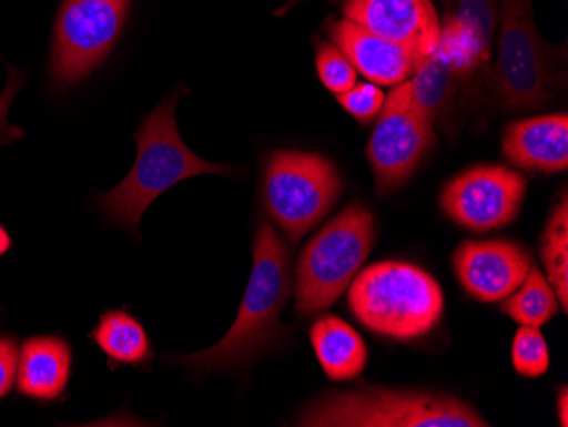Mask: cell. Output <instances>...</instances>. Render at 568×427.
I'll list each match as a JSON object with an SVG mask.
<instances>
[{"instance_id":"cell-2","label":"cell","mask_w":568,"mask_h":427,"mask_svg":"<svg viewBox=\"0 0 568 427\" xmlns=\"http://www.w3.org/2000/svg\"><path fill=\"white\" fill-rule=\"evenodd\" d=\"M174 92L146 114L135 133L136 161L130 174L114 190L99 194L98 206L108 222L139 238V225L145 210L165 191L193 175H232L229 164L204 161L187 149L179 135Z\"/></svg>"},{"instance_id":"cell-8","label":"cell","mask_w":568,"mask_h":427,"mask_svg":"<svg viewBox=\"0 0 568 427\" xmlns=\"http://www.w3.org/2000/svg\"><path fill=\"white\" fill-rule=\"evenodd\" d=\"M343 180L334 162L315 152L277 150L264 167L263 200L277 227L298 242L339 200Z\"/></svg>"},{"instance_id":"cell-1","label":"cell","mask_w":568,"mask_h":427,"mask_svg":"<svg viewBox=\"0 0 568 427\" xmlns=\"http://www.w3.org/2000/svg\"><path fill=\"white\" fill-rule=\"evenodd\" d=\"M292 285V251L276 228L264 222L255 235L251 282L229 333L215 346L171 362L193 372H220L247 365L280 346L288 337L280 315L288 304Z\"/></svg>"},{"instance_id":"cell-21","label":"cell","mask_w":568,"mask_h":427,"mask_svg":"<svg viewBox=\"0 0 568 427\" xmlns=\"http://www.w3.org/2000/svg\"><path fill=\"white\" fill-rule=\"evenodd\" d=\"M453 14L471 53L485 65H490L493 38L496 31V0H458Z\"/></svg>"},{"instance_id":"cell-29","label":"cell","mask_w":568,"mask_h":427,"mask_svg":"<svg viewBox=\"0 0 568 427\" xmlns=\"http://www.w3.org/2000/svg\"><path fill=\"white\" fill-rule=\"evenodd\" d=\"M295 2H298V0H288V4H284V8L281 9V11L277 12V14H284V12L288 11V9L292 8V6L295 4Z\"/></svg>"},{"instance_id":"cell-13","label":"cell","mask_w":568,"mask_h":427,"mask_svg":"<svg viewBox=\"0 0 568 427\" xmlns=\"http://www.w3.org/2000/svg\"><path fill=\"white\" fill-rule=\"evenodd\" d=\"M531 264L525 248L509 241H465L453 254L456 278L484 304L503 302L516 292Z\"/></svg>"},{"instance_id":"cell-10","label":"cell","mask_w":568,"mask_h":427,"mask_svg":"<svg viewBox=\"0 0 568 427\" xmlns=\"http://www.w3.org/2000/svg\"><path fill=\"white\" fill-rule=\"evenodd\" d=\"M434 145V124L417 110L410 81L395 85L368 145L379 193L397 190L414 174Z\"/></svg>"},{"instance_id":"cell-12","label":"cell","mask_w":568,"mask_h":427,"mask_svg":"<svg viewBox=\"0 0 568 427\" xmlns=\"http://www.w3.org/2000/svg\"><path fill=\"white\" fill-rule=\"evenodd\" d=\"M344 19L407 48L424 60L434 52L442 21L430 0H343Z\"/></svg>"},{"instance_id":"cell-4","label":"cell","mask_w":568,"mask_h":427,"mask_svg":"<svg viewBox=\"0 0 568 427\" xmlns=\"http://www.w3.org/2000/svg\"><path fill=\"white\" fill-rule=\"evenodd\" d=\"M500 16L496 65L488 72V92L507 113L544 108L565 84V48L541 40L531 0H496Z\"/></svg>"},{"instance_id":"cell-7","label":"cell","mask_w":568,"mask_h":427,"mask_svg":"<svg viewBox=\"0 0 568 427\" xmlns=\"http://www.w3.org/2000/svg\"><path fill=\"white\" fill-rule=\"evenodd\" d=\"M490 65L481 63L468 48L452 8L442 22L434 52L417 63L410 81L417 110L446 133L463 113H470L488 91Z\"/></svg>"},{"instance_id":"cell-15","label":"cell","mask_w":568,"mask_h":427,"mask_svg":"<svg viewBox=\"0 0 568 427\" xmlns=\"http://www.w3.org/2000/svg\"><path fill=\"white\" fill-rule=\"evenodd\" d=\"M504 155L526 171L555 172L568 167L567 113L516 121L504 133Z\"/></svg>"},{"instance_id":"cell-16","label":"cell","mask_w":568,"mask_h":427,"mask_svg":"<svg viewBox=\"0 0 568 427\" xmlns=\"http://www.w3.org/2000/svg\"><path fill=\"white\" fill-rule=\"evenodd\" d=\"M72 368V350L55 336L26 339L19 350L18 388L37 400H57L65 392Z\"/></svg>"},{"instance_id":"cell-20","label":"cell","mask_w":568,"mask_h":427,"mask_svg":"<svg viewBox=\"0 0 568 427\" xmlns=\"http://www.w3.org/2000/svg\"><path fill=\"white\" fill-rule=\"evenodd\" d=\"M541 257L547 267L548 282L557 295L561 311L568 308V203L564 196L550 216L541 244Z\"/></svg>"},{"instance_id":"cell-3","label":"cell","mask_w":568,"mask_h":427,"mask_svg":"<svg viewBox=\"0 0 568 427\" xmlns=\"http://www.w3.org/2000/svg\"><path fill=\"white\" fill-rule=\"evenodd\" d=\"M347 302L366 329L402 343L433 333L445 314V296L436 279L419 266L397 261L357 273Z\"/></svg>"},{"instance_id":"cell-25","label":"cell","mask_w":568,"mask_h":427,"mask_svg":"<svg viewBox=\"0 0 568 427\" xmlns=\"http://www.w3.org/2000/svg\"><path fill=\"white\" fill-rule=\"evenodd\" d=\"M18 362V340L12 336L0 337V398H4L14 387Z\"/></svg>"},{"instance_id":"cell-18","label":"cell","mask_w":568,"mask_h":427,"mask_svg":"<svg viewBox=\"0 0 568 427\" xmlns=\"http://www.w3.org/2000/svg\"><path fill=\"white\" fill-rule=\"evenodd\" d=\"M92 339L108 358L121 365H143L152 359V344L143 325L126 312L102 315Z\"/></svg>"},{"instance_id":"cell-19","label":"cell","mask_w":568,"mask_h":427,"mask_svg":"<svg viewBox=\"0 0 568 427\" xmlns=\"http://www.w3.org/2000/svg\"><path fill=\"white\" fill-rule=\"evenodd\" d=\"M503 311L521 325L541 327L558 314V299L545 274L531 264L525 282L504 298Z\"/></svg>"},{"instance_id":"cell-22","label":"cell","mask_w":568,"mask_h":427,"mask_svg":"<svg viewBox=\"0 0 568 427\" xmlns=\"http://www.w3.org/2000/svg\"><path fill=\"white\" fill-rule=\"evenodd\" d=\"M513 365L516 372L526 378H538L548 372V344L538 327L521 325V329L516 333L513 343Z\"/></svg>"},{"instance_id":"cell-17","label":"cell","mask_w":568,"mask_h":427,"mask_svg":"<svg viewBox=\"0 0 568 427\" xmlns=\"http://www.w3.org/2000/svg\"><path fill=\"white\" fill-rule=\"evenodd\" d=\"M310 340L331 380H354L368 363V350L359 334L334 315L317 318L310 329Z\"/></svg>"},{"instance_id":"cell-26","label":"cell","mask_w":568,"mask_h":427,"mask_svg":"<svg viewBox=\"0 0 568 427\" xmlns=\"http://www.w3.org/2000/svg\"><path fill=\"white\" fill-rule=\"evenodd\" d=\"M8 69V85H6L4 91L0 92V140H16V136L22 135L19 130L12 129L11 124L8 123V113L11 110L12 101L18 95L19 89L24 84V75L16 67L9 65Z\"/></svg>"},{"instance_id":"cell-6","label":"cell","mask_w":568,"mask_h":427,"mask_svg":"<svg viewBox=\"0 0 568 427\" xmlns=\"http://www.w3.org/2000/svg\"><path fill=\"white\" fill-rule=\"evenodd\" d=\"M298 426L487 427L470 406L448 395L385 388L331 394L303 413Z\"/></svg>"},{"instance_id":"cell-14","label":"cell","mask_w":568,"mask_h":427,"mask_svg":"<svg viewBox=\"0 0 568 427\" xmlns=\"http://www.w3.org/2000/svg\"><path fill=\"white\" fill-rule=\"evenodd\" d=\"M327 33L356 72L373 84H402L419 63V59L407 48L376 37L347 19H328Z\"/></svg>"},{"instance_id":"cell-9","label":"cell","mask_w":568,"mask_h":427,"mask_svg":"<svg viewBox=\"0 0 568 427\" xmlns=\"http://www.w3.org/2000/svg\"><path fill=\"white\" fill-rule=\"evenodd\" d=\"M132 0H63L53 33L50 72L59 89L84 81L120 41Z\"/></svg>"},{"instance_id":"cell-11","label":"cell","mask_w":568,"mask_h":427,"mask_svg":"<svg viewBox=\"0 0 568 427\" xmlns=\"http://www.w3.org/2000/svg\"><path fill=\"white\" fill-rule=\"evenodd\" d=\"M525 196V175L506 165H477L446 184L442 209L459 227L485 234L507 227Z\"/></svg>"},{"instance_id":"cell-23","label":"cell","mask_w":568,"mask_h":427,"mask_svg":"<svg viewBox=\"0 0 568 427\" xmlns=\"http://www.w3.org/2000/svg\"><path fill=\"white\" fill-rule=\"evenodd\" d=\"M315 62L322 84L334 94H344L357 84L356 69L335 44L318 41Z\"/></svg>"},{"instance_id":"cell-5","label":"cell","mask_w":568,"mask_h":427,"mask_svg":"<svg viewBox=\"0 0 568 427\" xmlns=\"http://www.w3.org/2000/svg\"><path fill=\"white\" fill-rule=\"evenodd\" d=\"M375 244V220L361 203H353L305 245L296 266L295 312L317 315L349 288Z\"/></svg>"},{"instance_id":"cell-24","label":"cell","mask_w":568,"mask_h":427,"mask_svg":"<svg viewBox=\"0 0 568 427\" xmlns=\"http://www.w3.org/2000/svg\"><path fill=\"white\" fill-rule=\"evenodd\" d=\"M385 94L373 82H361L344 94L337 95L341 106L359 123H369L378 116L385 104Z\"/></svg>"},{"instance_id":"cell-27","label":"cell","mask_w":568,"mask_h":427,"mask_svg":"<svg viewBox=\"0 0 568 427\" xmlns=\"http://www.w3.org/2000/svg\"><path fill=\"white\" fill-rule=\"evenodd\" d=\"M568 388L561 387L560 395H558V416H560V424L564 427L568 426Z\"/></svg>"},{"instance_id":"cell-28","label":"cell","mask_w":568,"mask_h":427,"mask_svg":"<svg viewBox=\"0 0 568 427\" xmlns=\"http://www.w3.org/2000/svg\"><path fill=\"white\" fill-rule=\"evenodd\" d=\"M12 241L4 227H0V256H4L11 248Z\"/></svg>"}]
</instances>
